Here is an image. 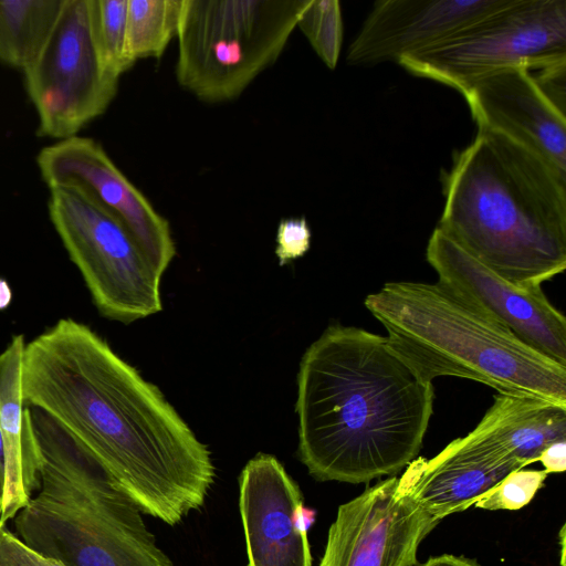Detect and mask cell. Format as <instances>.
<instances>
[{
  "label": "cell",
  "mask_w": 566,
  "mask_h": 566,
  "mask_svg": "<svg viewBox=\"0 0 566 566\" xmlns=\"http://www.w3.org/2000/svg\"><path fill=\"white\" fill-rule=\"evenodd\" d=\"M566 62V0H505L443 41L398 61L410 73L461 92L513 66Z\"/></svg>",
  "instance_id": "52a82bcc"
},
{
  "label": "cell",
  "mask_w": 566,
  "mask_h": 566,
  "mask_svg": "<svg viewBox=\"0 0 566 566\" xmlns=\"http://www.w3.org/2000/svg\"><path fill=\"white\" fill-rule=\"evenodd\" d=\"M64 0H0V60L27 70L46 43Z\"/></svg>",
  "instance_id": "d6986e66"
},
{
  "label": "cell",
  "mask_w": 566,
  "mask_h": 566,
  "mask_svg": "<svg viewBox=\"0 0 566 566\" xmlns=\"http://www.w3.org/2000/svg\"><path fill=\"white\" fill-rule=\"evenodd\" d=\"M3 482H4L3 470L0 467V514H1V503H2V494H3Z\"/></svg>",
  "instance_id": "4dcf8cb0"
},
{
  "label": "cell",
  "mask_w": 566,
  "mask_h": 566,
  "mask_svg": "<svg viewBox=\"0 0 566 566\" xmlns=\"http://www.w3.org/2000/svg\"><path fill=\"white\" fill-rule=\"evenodd\" d=\"M36 164L49 188H75L114 214L163 276L176 254L170 226L99 143L78 135L59 140L41 149Z\"/></svg>",
  "instance_id": "7c38bea8"
},
{
  "label": "cell",
  "mask_w": 566,
  "mask_h": 566,
  "mask_svg": "<svg viewBox=\"0 0 566 566\" xmlns=\"http://www.w3.org/2000/svg\"><path fill=\"white\" fill-rule=\"evenodd\" d=\"M23 72L39 116V136L59 140L76 136L107 109L119 80L101 62L88 0H64L46 43Z\"/></svg>",
  "instance_id": "9c48e42d"
},
{
  "label": "cell",
  "mask_w": 566,
  "mask_h": 566,
  "mask_svg": "<svg viewBox=\"0 0 566 566\" xmlns=\"http://www.w3.org/2000/svg\"><path fill=\"white\" fill-rule=\"evenodd\" d=\"M297 28L325 63L334 70L343 42V19L337 0H311L298 20Z\"/></svg>",
  "instance_id": "7402d4cb"
},
{
  "label": "cell",
  "mask_w": 566,
  "mask_h": 566,
  "mask_svg": "<svg viewBox=\"0 0 566 566\" xmlns=\"http://www.w3.org/2000/svg\"><path fill=\"white\" fill-rule=\"evenodd\" d=\"M560 543H562V566H565V564H564V558H565L564 557L565 556V554H564V549H565V545H564V543H565V526H563L562 531H560Z\"/></svg>",
  "instance_id": "f546056e"
},
{
  "label": "cell",
  "mask_w": 566,
  "mask_h": 566,
  "mask_svg": "<svg viewBox=\"0 0 566 566\" xmlns=\"http://www.w3.org/2000/svg\"><path fill=\"white\" fill-rule=\"evenodd\" d=\"M538 461L549 473H560L566 469V440L551 443L539 454Z\"/></svg>",
  "instance_id": "484cf974"
},
{
  "label": "cell",
  "mask_w": 566,
  "mask_h": 566,
  "mask_svg": "<svg viewBox=\"0 0 566 566\" xmlns=\"http://www.w3.org/2000/svg\"><path fill=\"white\" fill-rule=\"evenodd\" d=\"M434 388L386 336L329 325L304 353L295 410L298 457L315 480L367 483L418 457Z\"/></svg>",
  "instance_id": "7a4b0ae2"
},
{
  "label": "cell",
  "mask_w": 566,
  "mask_h": 566,
  "mask_svg": "<svg viewBox=\"0 0 566 566\" xmlns=\"http://www.w3.org/2000/svg\"><path fill=\"white\" fill-rule=\"evenodd\" d=\"M505 0H381L350 43L347 62H397L449 38Z\"/></svg>",
  "instance_id": "9a60e30c"
},
{
  "label": "cell",
  "mask_w": 566,
  "mask_h": 566,
  "mask_svg": "<svg viewBox=\"0 0 566 566\" xmlns=\"http://www.w3.org/2000/svg\"><path fill=\"white\" fill-rule=\"evenodd\" d=\"M239 512L247 566H312L307 532L315 512L274 455L259 453L242 469Z\"/></svg>",
  "instance_id": "4fadbf2b"
},
{
  "label": "cell",
  "mask_w": 566,
  "mask_h": 566,
  "mask_svg": "<svg viewBox=\"0 0 566 566\" xmlns=\"http://www.w3.org/2000/svg\"><path fill=\"white\" fill-rule=\"evenodd\" d=\"M478 127L497 132L543 158L566 177V116L526 67L482 76L461 91Z\"/></svg>",
  "instance_id": "5bb4252c"
},
{
  "label": "cell",
  "mask_w": 566,
  "mask_h": 566,
  "mask_svg": "<svg viewBox=\"0 0 566 566\" xmlns=\"http://www.w3.org/2000/svg\"><path fill=\"white\" fill-rule=\"evenodd\" d=\"M24 349L23 335H15L0 354V429L4 449L0 525L13 518L39 486L30 408L22 395Z\"/></svg>",
  "instance_id": "e0dca14e"
},
{
  "label": "cell",
  "mask_w": 566,
  "mask_h": 566,
  "mask_svg": "<svg viewBox=\"0 0 566 566\" xmlns=\"http://www.w3.org/2000/svg\"><path fill=\"white\" fill-rule=\"evenodd\" d=\"M364 304L387 331L391 350L426 382L459 377L566 405V366L439 281L388 282Z\"/></svg>",
  "instance_id": "277c9868"
},
{
  "label": "cell",
  "mask_w": 566,
  "mask_h": 566,
  "mask_svg": "<svg viewBox=\"0 0 566 566\" xmlns=\"http://www.w3.org/2000/svg\"><path fill=\"white\" fill-rule=\"evenodd\" d=\"M444 195L438 228L501 277L542 286L566 269V177L535 153L478 127Z\"/></svg>",
  "instance_id": "3957f363"
},
{
  "label": "cell",
  "mask_w": 566,
  "mask_h": 566,
  "mask_svg": "<svg viewBox=\"0 0 566 566\" xmlns=\"http://www.w3.org/2000/svg\"><path fill=\"white\" fill-rule=\"evenodd\" d=\"M22 395L80 442L143 514L174 526L203 506L216 476L208 447L86 325L62 318L25 344Z\"/></svg>",
  "instance_id": "6da1fadb"
},
{
  "label": "cell",
  "mask_w": 566,
  "mask_h": 566,
  "mask_svg": "<svg viewBox=\"0 0 566 566\" xmlns=\"http://www.w3.org/2000/svg\"><path fill=\"white\" fill-rule=\"evenodd\" d=\"M478 424L525 468L551 443L566 440V405L497 392Z\"/></svg>",
  "instance_id": "ac0fdd59"
},
{
  "label": "cell",
  "mask_w": 566,
  "mask_h": 566,
  "mask_svg": "<svg viewBox=\"0 0 566 566\" xmlns=\"http://www.w3.org/2000/svg\"><path fill=\"white\" fill-rule=\"evenodd\" d=\"M547 475L545 470H515L485 492L474 506L489 511L520 510L533 500Z\"/></svg>",
  "instance_id": "603a6c76"
},
{
  "label": "cell",
  "mask_w": 566,
  "mask_h": 566,
  "mask_svg": "<svg viewBox=\"0 0 566 566\" xmlns=\"http://www.w3.org/2000/svg\"><path fill=\"white\" fill-rule=\"evenodd\" d=\"M128 0H88L91 30L105 71L119 80L135 61L127 40Z\"/></svg>",
  "instance_id": "44dd1931"
},
{
  "label": "cell",
  "mask_w": 566,
  "mask_h": 566,
  "mask_svg": "<svg viewBox=\"0 0 566 566\" xmlns=\"http://www.w3.org/2000/svg\"><path fill=\"white\" fill-rule=\"evenodd\" d=\"M311 229L305 218L282 219L275 237V255L280 265L303 256L311 247Z\"/></svg>",
  "instance_id": "cb8c5ba5"
},
{
  "label": "cell",
  "mask_w": 566,
  "mask_h": 566,
  "mask_svg": "<svg viewBox=\"0 0 566 566\" xmlns=\"http://www.w3.org/2000/svg\"><path fill=\"white\" fill-rule=\"evenodd\" d=\"M182 0H128L127 40L133 60L160 57L177 36Z\"/></svg>",
  "instance_id": "ffe728a7"
},
{
  "label": "cell",
  "mask_w": 566,
  "mask_h": 566,
  "mask_svg": "<svg viewBox=\"0 0 566 566\" xmlns=\"http://www.w3.org/2000/svg\"><path fill=\"white\" fill-rule=\"evenodd\" d=\"M518 469L524 467L476 426L436 457H417L405 473L417 502L441 521L474 505L485 492Z\"/></svg>",
  "instance_id": "2e32d148"
},
{
  "label": "cell",
  "mask_w": 566,
  "mask_h": 566,
  "mask_svg": "<svg viewBox=\"0 0 566 566\" xmlns=\"http://www.w3.org/2000/svg\"><path fill=\"white\" fill-rule=\"evenodd\" d=\"M11 301V290L4 280H0V310L6 308Z\"/></svg>",
  "instance_id": "83f0119b"
},
{
  "label": "cell",
  "mask_w": 566,
  "mask_h": 566,
  "mask_svg": "<svg viewBox=\"0 0 566 566\" xmlns=\"http://www.w3.org/2000/svg\"><path fill=\"white\" fill-rule=\"evenodd\" d=\"M426 258L447 285L506 326L536 352L566 366V318L542 286L516 285L482 264L440 228L428 241Z\"/></svg>",
  "instance_id": "8fae6325"
},
{
  "label": "cell",
  "mask_w": 566,
  "mask_h": 566,
  "mask_svg": "<svg viewBox=\"0 0 566 566\" xmlns=\"http://www.w3.org/2000/svg\"><path fill=\"white\" fill-rule=\"evenodd\" d=\"M29 408L39 486L14 516L15 535L65 566H176L93 455L45 412Z\"/></svg>",
  "instance_id": "5b68a950"
},
{
  "label": "cell",
  "mask_w": 566,
  "mask_h": 566,
  "mask_svg": "<svg viewBox=\"0 0 566 566\" xmlns=\"http://www.w3.org/2000/svg\"><path fill=\"white\" fill-rule=\"evenodd\" d=\"M0 467L3 470L4 475V449H3V439H2V432L0 429Z\"/></svg>",
  "instance_id": "f1b7e54d"
},
{
  "label": "cell",
  "mask_w": 566,
  "mask_h": 566,
  "mask_svg": "<svg viewBox=\"0 0 566 566\" xmlns=\"http://www.w3.org/2000/svg\"><path fill=\"white\" fill-rule=\"evenodd\" d=\"M311 0H182L175 73L198 99L239 97L281 55Z\"/></svg>",
  "instance_id": "8992f818"
},
{
  "label": "cell",
  "mask_w": 566,
  "mask_h": 566,
  "mask_svg": "<svg viewBox=\"0 0 566 566\" xmlns=\"http://www.w3.org/2000/svg\"><path fill=\"white\" fill-rule=\"evenodd\" d=\"M48 208L103 316L132 323L161 311V275L114 214L71 187L50 188Z\"/></svg>",
  "instance_id": "ba28073f"
},
{
  "label": "cell",
  "mask_w": 566,
  "mask_h": 566,
  "mask_svg": "<svg viewBox=\"0 0 566 566\" xmlns=\"http://www.w3.org/2000/svg\"><path fill=\"white\" fill-rule=\"evenodd\" d=\"M440 521L392 475L339 505L318 566H417L420 543Z\"/></svg>",
  "instance_id": "30bf717a"
},
{
  "label": "cell",
  "mask_w": 566,
  "mask_h": 566,
  "mask_svg": "<svg viewBox=\"0 0 566 566\" xmlns=\"http://www.w3.org/2000/svg\"><path fill=\"white\" fill-rule=\"evenodd\" d=\"M0 566H65L27 546L14 533L0 525Z\"/></svg>",
  "instance_id": "d4e9b609"
},
{
  "label": "cell",
  "mask_w": 566,
  "mask_h": 566,
  "mask_svg": "<svg viewBox=\"0 0 566 566\" xmlns=\"http://www.w3.org/2000/svg\"><path fill=\"white\" fill-rule=\"evenodd\" d=\"M417 566H480V564L472 558L464 556H455L452 554H442L432 556L422 564Z\"/></svg>",
  "instance_id": "4316f807"
}]
</instances>
